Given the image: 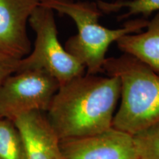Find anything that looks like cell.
<instances>
[{"label":"cell","mask_w":159,"mask_h":159,"mask_svg":"<svg viewBox=\"0 0 159 159\" xmlns=\"http://www.w3.org/2000/svg\"><path fill=\"white\" fill-rule=\"evenodd\" d=\"M120 91L117 77L85 73L60 85L46 114L60 140L100 134L113 128Z\"/></svg>","instance_id":"obj_1"},{"label":"cell","mask_w":159,"mask_h":159,"mask_svg":"<svg viewBox=\"0 0 159 159\" xmlns=\"http://www.w3.org/2000/svg\"><path fill=\"white\" fill-rule=\"evenodd\" d=\"M103 72L117 77L121 84L113 128L133 136L159 122L158 74L127 54L106 58Z\"/></svg>","instance_id":"obj_2"},{"label":"cell","mask_w":159,"mask_h":159,"mask_svg":"<svg viewBox=\"0 0 159 159\" xmlns=\"http://www.w3.org/2000/svg\"><path fill=\"white\" fill-rule=\"evenodd\" d=\"M39 5L68 16L74 21L77 33L69 38L64 47L84 66L85 73L90 75L103 72L105 55L111 43L125 35L140 33L148 23V20L139 19L129 21L120 28H107L99 23L102 12L96 3L39 0Z\"/></svg>","instance_id":"obj_3"},{"label":"cell","mask_w":159,"mask_h":159,"mask_svg":"<svg viewBox=\"0 0 159 159\" xmlns=\"http://www.w3.org/2000/svg\"><path fill=\"white\" fill-rule=\"evenodd\" d=\"M28 22L35 33L34 48L20 60L16 71H44L54 77L60 85L85 74L84 66L60 43L52 10L39 5L32 13Z\"/></svg>","instance_id":"obj_4"},{"label":"cell","mask_w":159,"mask_h":159,"mask_svg":"<svg viewBox=\"0 0 159 159\" xmlns=\"http://www.w3.org/2000/svg\"><path fill=\"white\" fill-rule=\"evenodd\" d=\"M59 87L58 81L44 71H16L0 85V118L13 122L26 113L47 112Z\"/></svg>","instance_id":"obj_5"},{"label":"cell","mask_w":159,"mask_h":159,"mask_svg":"<svg viewBox=\"0 0 159 159\" xmlns=\"http://www.w3.org/2000/svg\"><path fill=\"white\" fill-rule=\"evenodd\" d=\"M63 159H139L132 135L111 128L91 136L61 139Z\"/></svg>","instance_id":"obj_6"},{"label":"cell","mask_w":159,"mask_h":159,"mask_svg":"<svg viewBox=\"0 0 159 159\" xmlns=\"http://www.w3.org/2000/svg\"><path fill=\"white\" fill-rule=\"evenodd\" d=\"M39 0H0V52L21 60L30 52L27 24Z\"/></svg>","instance_id":"obj_7"},{"label":"cell","mask_w":159,"mask_h":159,"mask_svg":"<svg viewBox=\"0 0 159 159\" xmlns=\"http://www.w3.org/2000/svg\"><path fill=\"white\" fill-rule=\"evenodd\" d=\"M13 122L22 138L27 159H63L61 140L46 112L26 113L18 116Z\"/></svg>","instance_id":"obj_8"},{"label":"cell","mask_w":159,"mask_h":159,"mask_svg":"<svg viewBox=\"0 0 159 159\" xmlns=\"http://www.w3.org/2000/svg\"><path fill=\"white\" fill-rule=\"evenodd\" d=\"M145 30L125 35L116 41L124 54L138 59L159 75V12L148 21Z\"/></svg>","instance_id":"obj_9"},{"label":"cell","mask_w":159,"mask_h":159,"mask_svg":"<svg viewBox=\"0 0 159 159\" xmlns=\"http://www.w3.org/2000/svg\"><path fill=\"white\" fill-rule=\"evenodd\" d=\"M0 159H27L25 144L13 121L0 118Z\"/></svg>","instance_id":"obj_10"},{"label":"cell","mask_w":159,"mask_h":159,"mask_svg":"<svg viewBox=\"0 0 159 159\" xmlns=\"http://www.w3.org/2000/svg\"><path fill=\"white\" fill-rule=\"evenodd\" d=\"M99 8L102 12L110 13L124 10L120 19H126L136 15L148 16L153 12H159V0H117L115 2L99 1Z\"/></svg>","instance_id":"obj_11"},{"label":"cell","mask_w":159,"mask_h":159,"mask_svg":"<svg viewBox=\"0 0 159 159\" xmlns=\"http://www.w3.org/2000/svg\"><path fill=\"white\" fill-rule=\"evenodd\" d=\"M139 159H159V122L133 135Z\"/></svg>","instance_id":"obj_12"},{"label":"cell","mask_w":159,"mask_h":159,"mask_svg":"<svg viewBox=\"0 0 159 159\" xmlns=\"http://www.w3.org/2000/svg\"><path fill=\"white\" fill-rule=\"evenodd\" d=\"M19 61L0 52V85L6 77L16 72Z\"/></svg>","instance_id":"obj_13"}]
</instances>
